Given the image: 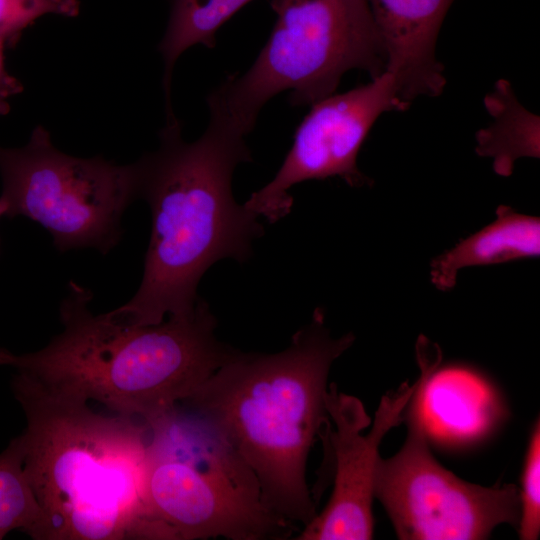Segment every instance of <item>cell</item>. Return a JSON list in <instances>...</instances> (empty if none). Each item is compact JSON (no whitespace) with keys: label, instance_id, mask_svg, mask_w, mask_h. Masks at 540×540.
Here are the masks:
<instances>
[{"label":"cell","instance_id":"11","mask_svg":"<svg viewBox=\"0 0 540 540\" xmlns=\"http://www.w3.org/2000/svg\"><path fill=\"white\" fill-rule=\"evenodd\" d=\"M454 0H367L379 36L385 71L405 102L442 93L446 79L435 48Z\"/></svg>","mask_w":540,"mask_h":540},{"label":"cell","instance_id":"17","mask_svg":"<svg viewBox=\"0 0 540 540\" xmlns=\"http://www.w3.org/2000/svg\"><path fill=\"white\" fill-rule=\"evenodd\" d=\"M519 537L536 540L540 534V424L529 438L521 477Z\"/></svg>","mask_w":540,"mask_h":540},{"label":"cell","instance_id":"6","mask_svg":"<svg viewBox=\"0 0 540 540\" xmlns=\"http://www.w3.org/2000/svg\"><path fill=\"white\" fill-rule=\"evenodd\" d=\"M276 22L253 65L212 91L210 122L240 135L253 129L275 95L293 106L334 94L349 70L385 71V57L367 0H270Z\"/></svg>","mask_w":540,"mask_h":540},{"label":"cell","instance_id":"2","mask_svg":"<svg viewBox=\"0 0 540 540\" xmlns=\"http://www.w3.org/2000/svg\"><path fill=\"white\" fill-rule=\"evenodd\" d=\"M248 161L245 136L232 130L209 122L199 139L186 142L178 121L166 124L159 149L139 160V196L152 214L143 278L132 299L113 314L139 325L188 314L212 264L248 259L263 226L235 201L231 186L236 166Z\"/></svg>","mask_w":540,"mask_h":540},{"label":"cell","instance_id":"13","mask_svg":"<svg viewBox=\"0 0 540 540\" xmlns=\"http://www.w3.org/2000/svg\"><path fill=\"white\" fill-rule=\"evenodd\" d=\"M484 105L493 121L477 131L475 151L493 159L496 174L511 175L519 158H539L540 118L518 101L507 80L495 83L485 96Z\"/></svg>","mask_w":540,"mask_h":540},{"label":"cell","instance_id":"12","mask_svg":"<svg viewBox=\"0 0 540 540\" xmlns=\"http://www.w3.org/2000/svg\"><path fill=\"white\" fill-rule=\"evenodd\" d=\"M540 255V219L500 205L496 219L455 246L434 257L430 279L441 291L456 286L461 269L487 266Z\"/></svg>","mask_w":540,"mask_h":540},{"label":"cell","instance_id":"3","mask_svg":"<svg viewBox=\"0 0 540 540\" xmlns=\"http://www.w3.org/2000/svg\"><path fill=\"white\" fill-rule=\"evenodd\" d=\"M91 299L88 289L70 282L60 307L63 331L36 352L0 348V365L145 423L191 396L238 351L217 339L216 318L201 299L190 313L153 325L111 311L95 315Z\"/></svg>","mask_w":540,"mask_h":540},{"label":"cell","instance_id":"9","mask_svg":"<svg viewBox=\"0 0 540 540\" xmlns=\"http://www.w3.org/2000/svg\"><path fill=\"white\" fill-rule=\"evenodd\" d=\"M409 106L386 71L365 85L311 105L280 169L244 206L274 223L290 213L294 201L289 190L300 182L337 176L351 187L371 185L357 165L362 144L382 113Z\"/></svg>","mask_w":540,"mask_h":540},{"label":"cell","instance_id":"10","mask_svg":"<svg viewBox=\"0 0 540 540\" xmlns=\"http://www.w3.org/2000/svg\"><path fill=\"white\" fill-rule=\"evenodd\" d=\"M419 380L405 382L385 394L371 423L362 402L337 390L332 383L326 393V407L335 424L330 440L335 455L332 496L322 512L304 526L297 540H368L373 536L372 500L379 446L393 427L405 419V411Z\"/></svg>","mask_w":540,"mask_h":540},{"label":"cell","instance_id":"5","mask_svg":"<svg viewBox=\"0 0 540 540\" xmlns=\"http://www.w3.org/2000/svg\"><path fill=\"white\" fill-rule=\"evenodd\" d=\"M145 424L156 540H280L296 530L264 505L255 473L206 417L179 402Z\"/></svg>","mask_w":540,"mask_h":540},{"label":"cell","instance_id":"16","mask_svg":"<svg viewBox=\"0 0 540 540\" xmlns=\"http://www.w3.org/2000/svg\"><path fill=\"white\" fill-rule=\"evenodd\" d=\"M79 10L78 0H0V38L5 44H15L21 33L40 17H75Z\"/></svg>","mask_w":540,"mask_h":540},{"label":"cell","instance_id":"20","mask_svg":"<svg viewBox=\"0 0 540 540\" xmlns=\"http://www.w3.org/2000/svg\"><path fill=\"white\" fill-rule=\"evenodd\" d=\"M9 110L8 103H0V115H4Z\"/></svg>","mask_w":540,"mask_h":540},{"label":"cell","instance_id":"19","mask_svg":"<svg viewBox=\"0 0 540 540\" xmlns=\"http://www.w3.org/2000/svg\"><path fill=\"white\" fill-rule=\"evenodd\" d=\"M7 212V206L5 202L0 198V217L3 215H6Z\"/></svg>","mask_w":540,"mask_h":540},{"label":"cell","instance_id":"8","mask_svg":"<svg viewBox=\"0 0 540 540\" xmlns=\"http://www.w3.org/2000/svg\"><path fill=\"white\" fill-rule=\"evenodd\" d=\"M408 406L406 441L394 456L379 458L373 486L397 537L478 540L500 524L516 526L519 489L514 484L475 485L445 469L430 452L417 388Z\"/></svg>","mask_w":540,"mask_h":540},{"label":"cell","instance_id":"18","mask_svg":"<svg viewBox=\"0 0 540 540\" xmlns=\"http://www.w3.org/2000/svg\"><path fill=\"white\" fill-rule=\"evenodd\" d=\"M5 45L0 38V103H7L9 97L21 91V83L6 71L3 52Z\"/></svg>","mask_w":540,"mask_h":540},{"label":"cell","instance_id":"4","mask_svg":"<svg viewBox=\"0 0 540 540\" xmlns=\"http://www.w3.org/2000/svg\"><path fill=\"white\" fill-rule=\"evenodd\" d=\"M317 308L284 350L235 355L180 403L206 417L255 473L264 505L304 526L317 515L306 483L316 435L328 426L332 363L355 341L333 338Z\"/></svg>","mask_w":540,"mask_h":540},{"label":"cell","instance_id":"15","mask_svg":"<svg viewBox=\"0 0 540 540\" xmlns=\"http://www.w3.org/2000/svg\"><path fill=\"white\" fill-rule=\"evenodd\" d=\"M43 513L23 469L14 438L0 454V539L20 530L40 540Z\"/></svg>","mask_w":540,"mask_h":540},{"label":"cell","instance_id":"1","mask_svg":"<svg viewBox=\"0 0 540 540\" xmlns=\"http://www.w3.org/2000/svg\"><path fill=\"white\" fill-rule=\"evenodd\" d=\"M16 437L43 513L40 540H156L147 503V425L104 415L17 372Z\"/></svg>","mask_w":540,"mask_h":540},{"label":"cell","instance_id":"14","mask_svg":"<svg viewBox=\"0 0 540 540\" xmlns=\"http://www.w3.org/2000/svg\"><path fill=\"white\" fill-rule=\"evenodd\" d=\"M250 1L173 0L167 29L159 45L164 60L167 121L175 119L170 93L173 68L180 55L198 44L213 48L219 28Z\"/></svg>","mask_w":540,"mask_h":540},{"label":"cell","instance_id":"7","mask_svg":"<svg viewBox=\"0 0 540 540\" xmlns=\"http://www.w3.org/2000/svg\"><path fill=\"white\" fill-rule=\"evenodd\" d=\"M6 216L42 225L60 251L94 247L106 254L120 239V221L140 192L139 161L118 165L78 158L54 147L38 126L21 148L0 147Z\"/></svg>","mask_w":540,"mask_h":540}]
</instances>
